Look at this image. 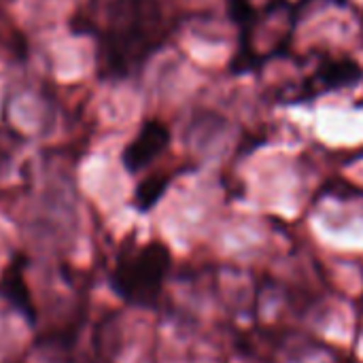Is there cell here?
<instances>
[{
	"instance_id": "7a4b0ae2",
	"label": "cell",
	"mask_w": 363,
	"mask_h": 363,
	"mask_svg": "<svg viewBox=\"0 0 363 363\" xmlns=\"http://www.w3.org/2000/svg\"><path fill=\"white\" fill-rule=\"evenodd\" d=\"M115 9L113 55L123 68L153 49L160 32V6L155 0H117Z\"/></svg>"
},
{
	"instance_id": "8992f818",
	"label": "cell",
	"mask_w": 363,
	"mask_h": 363,
	"mask_svg": "<svg viewBox=\"0 0 363 363\" xmlns=\"http://www.w3.org/2000/svg\"><path fill=\"white\" fill-rule=\"evenodd\" d=\"M166 189H168V177H164V174H151V177H147L138 185V189H136V196H134L136 208L140 213L151 211L162 200V196L166 194Z\"/></svg>"
},
{
	"instance_id": "3957f363",
	"label": "cell",
	"mask_w": 363,
	"mask_h": 363,
	"mask_svg": "<svg viewBox=\"0 0 363 363\" xmlns=\"http://www.w3.org/2000/svg\"><path fill=\"white\" fill-rule=\"evenodd\" d=\"M170 143V132L162 121H147L138 136L123 151V166L130 172L147 168Z\"/></svg>"
},
{
	"instance_id": "6da1fadb",
	"label": "cell",
	"mask_w": 363,
	"mask_h": 363,
	"mask_svg": "<svg viewBox=\"0 0 363 363\" xmlns=\"http://www.w3.org/2000/svg\"><path fill=\"white\" fill-rule=\"evenodd\" d=\"M170 270V251L153 240L119 259L111 274V285L121 300L132 306H153L162 294Z\"/></svg>"
},
{
	"instance_id": "52a82bcc",
	"label": "cell",
	"mask_w": 363,
	"mask_h": 363,
	"mask_svg": "<svg viewBox=\"0 0 363 363\" xmlns=\"http://www.w3.org/2000/svg\"><path fill=\"white\" fill-rule=\"evenodd\" d=\"M228 11H230L232 19L236 23H240L242 28H249V23L253 21L251 0H228Z\"/></svg>"
},
{
	"instance_id": "277c9868",
	"label": "cell",
	"mask_w": 363,
	"mask_h": 363,
	"mask_svg": "<svg viewBox=\"0 0 363 363\" xmlns=\"http://www.w3.org/2000/svg\"><path fill=\"white\" fill-rule=\"evenodd\" d=\"M0 296L28 319V323L36 321V308L32 302V294L23 279V259H13L4 272L0 274Z\"/></svg>"
},
{
	"instance_id": "5b68a950",
	"label": "cell",
	"mask_w": 363,
	"mask_h": 363,
	"mask_svg": "<svg viewBox=\"0 0 363 363\" xmlns=\"http://www.w3.org/2000/svg\"><path fill=\"white\" fill-rule=\"evenodd\" d=\"M317 79L323 89H338V87H349L362 79V68L355 60L351 57H336L317 70Z\"/></svg>"
},
{
	"instance_id": "ba28073f",
	"label": "cell",
	"mask_w": 363,
	"mask_h": 363,
	"mask_svg": "<svg viewBox=\"0 0 363 363\" xmlns=\"http://www.w3.org/2000/svg\"><path fill=\"white\" fill-rule=\"evenodd\" d=\"M336 2H342V0H336Z\"/></svg>"
}]
</instances>
